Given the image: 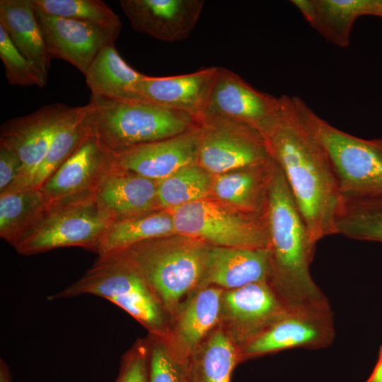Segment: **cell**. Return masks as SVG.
Listing matches in <instances>:
<instances>
[{"mask_svg": "<svg viewBox=\"0 0 382 382\" xmlns=\"http://www.w3.org/2000/svg\"><path fill=\"white\" fill-rule=\"evenodd\" d=\"M149 344L138 341L121 361L115 382H149Z\"/></svg>", "mask_w": 382, "mask_h": 382, "instance_id": "34", "label": "cell"}, {"mask_svg": "<svg viewBox=\"0 0 382 382\" xmlns=\"http://www.w3.org/2000/svg\"><path fill=\"white\" fill-rule=\"evenodd\" d=\"M265 218L271 272L292 291L315 292L309 265L316 243L279 166L270 187Z\"/></svg>", "mask_w": 382, "mask_h": 382, "instance_id": "3", "label": "cell"}, {"mask_svg": "<svg viewBox=\"0 0 382 382\" xmlns=\"http://www.w3.org/2000/svg\"><path fill=\"white\" fill-rule=\"evenodd\" d=\"M371 15L382 18V0H374Z\"/></svg>", "mask_w": 382, "mask_h": 382, "instance_id": "38", "label": "cell"}, {"mask_svg": "<svg viewBox=\"0 0 382 382\" xmlns=\"http://www.w3.org/2000/svg\"><path fill=\"white\" fill-rule=\"evenodd\" d=\"M172 214L153 211L112 221L102 236L98 255L120 251L135 244L175 233Z\"/></svg>", "mask_w": 382, "mask_h": 382, "instance_id": "22", "label": "cell"}, {"mask_svg": "<svg viewBox=\"0 0 382 382\" xmlns=\"http://www.w3.org/2000/svg\"><path fill=\"white\" fill-rule=\"evenodd\" d=\"M112 221L95 194L68 201L50 208L14 248L24 255L70 246L96 253L102 236Z\"/></svg>", "mask_w": 382, "mask_h": 382, "instance_id": "7", "label": "cell"}, {"mask_svg": "<svg viewBox=\"0 0 382 382\" xmlns=\"http://www.w3.org/2000/svg\"><path fill=\"white\" fill-rule=\"evenodd\" d=\"M176 233L214 246L262 248L268 243L265 215L230 209L206 198L173 209Z\"/></svg>", "mask_w": 382, "mask_h": 382, "instance_id": "8", "label": "cell"}, {"mask_svg": "<svg viewBox=\"0 0 382 382\" xmlns=\"http://www.w3.org/2000/svg\"><path fill=\"white\" fill-rule=\"evenodd\" d=\"M318 335L307 321L296 318L283 320L253 340L246 348L248 355H257L306 344Z\"/></svg>", "mask_w": 382, "mask_h": 382, "instance_id": "30", "label": "cell"}, {"mask_svg": "<svg viewBox=\"0 0 382 382\" xmlns=\"http://www.w3.org/2000/svg\"><path fill=\"white\" fill-rule=\"evenodd\" d=\"M91 294L103 297L127 312L154 336L163 334L162 307L137 267L119 252L99 255L76 282L47 297L56 300Z\"/></svg>", "mask_w": 382, "mask_h": 382, "instance_id": "6", "label": "cell"}, {"mask_svg": "<svg viewBox=\"0 0 382 382\" xmlns=\"http://www.w3.org/2000/svg\"><path fill=\"white\" fill-rule=\"evenodd\" d=\"M211 183L208 172L197 162L185 166L158 180L157 196L160 207L173 210L206 198L211 189Z\"/></svg>", "mask_w": 382, "mask_h": 382, "instance_id": "28", "label": "cell"}, {"mask_svg": "<svg viewBox=\"0 0 382 382\" xmlns=\"http://www.w3.org/2000/svg\"><path fill=\"white\" fill-rule=\"evenodd\" d=\"M208 248L199 240L183 236L149 240L116 252L137 267L162 307L172 310L202 281Z\"/></svg>", "mask_w": 382, "mask_h": 382, "instance_id": "4", "label": "cell"}, {"mask_svg": "<svg viewBox=\"0 0 382 382\" xmlns=\"http://www.w3.org/2000/svg\"><path fill=\"white\" fill-rule=\"evenodd\" d=\"M306 21L329 42L345 47L355 21L370 15L374 0H293Z\"/></svg>", "mask_w": 382, "mask_h": 382, "instance_id": "20", "label": "cell"}, {"mask_svg": "<svg viewBox=\"0 0 382 382\" xmlns=\"http://www.w3.org/2000/svg\"><path fill=\"white\" fill-rule=\"evenodd\" d=\"M335 234L382 243V196L343 198Z\"/></svg>", "mask_w": 382, "mask_h": 382, "instance_id": "27", "label": "cell"}, {"mask_svg": "<svg viewBox=\"0 0 382 382\" xmlns=\"http://www.w3.org/2000/svg\"><path fill=\"white\" fill-rule=\"evenodd\" d=\"M115 164L114 153L88 134L75 152L39 190L49 209L92 195Z\"/></svg>", "mask_w": 382, "mask_h": 382, "instance_id": "11", "label": "cell"}, {"mask_svg": "<svg viewBox=\"0 0 382 382\" xmlns=\"http://www.w3.org/2000/svg\"><path fill=\"white\" fill-rule=\"evenodd\" d=\"M69 108L59 103L45 105L1 125L0 147L15 153L22 165L17 179L6 191L29 188L47 153L58 123Z\"/></svg>", "mask_w": 382, "mask_h": 382, "instance_id": "10", "label": "cell"}, {"mask_svg": "<svg viewBox=\"0 0 382 382\" xmlns=\"http://www.w3.org/2000/svg\"><path fill=\"white\" fill-rule=\"evenodd\" d=\"M49 207L39 189L0 194V236L15 247L42 219Z\"/></svg>", "mask_w": 382, "mask_h": 382, "instance_id": "24", "label": "cell"}, {"mask_svg": "<svg viewBox=\"0 0 382 382\" xmlns=\"http://www.w3.org/2000/svg\"><path fill=\"white\" fill-rule=\"evenodd\" d=\"M279 106V97L261 92L232 71L217 67L203 118H224L261 133L275 117Z\"/></svg>", "mask_w": 382, "mask_h": 382, "instance_id": "12", "label": "cell"}, {"mask_svg": "<svg viewBox=\"0 0 382 382\" xmlns=\"http://www.w3.org/2000/svg\"><path fill=\"white\" fill-rule=\"evenodd\" d=\"M0 58L5 69L8 83L13 86H37L45 83L37 74L32 64L17 49L5 29L0 25Z\"/></svg>", "mask_w": 382, "mask_h": 382, "instance_id": "33", "label": "cell"}, {"mask_svg": "<svg viewBox=\"0 0 382 382\" xmlns=\"http://www.w3.org/2000/svg\"><path fill=\"white\" fill-rule=\"evenodd\" d=\"M157 183L120 167L116 161L95 196L114 221L122 219L157 210Z\"/></svg>", "mask_w": 382, "mask_h": 382, "instance_id": "17", "label": "cell"}, {"mask_svg": "<svg viewBox=\"0 0 382 382\" xmlns=\"http://www.w3.org/2000/svg\"><path fill=\"white\" fill-rule=\"evenodd\" d=\"M45 15L104 25H122L119 16L100 0H33Z\"/></svg>", "mask_w": 382, "mask_h": 382, "instance_id": "31", "label": "cell"}, {"mask_svg": "<svg viewBox=\"0 0 382 382\" xmlns=\"http://www.w3.org/2000/svg\"><path fill=\"white\" fill-rule=\"evenodd\" d=\"M366 382H382V347L376 365Z\"/></svg>", "mask_w": 382, "mask_h": 382, "instance_id": "36", "label": "cell"}, {"mask_svg": "<svg viewBox=\"0 0 382 382\" xmlns=\"http://www.w3.org/2000/svg\"><path fill=\"white\" fill-rule=\"evenodd\" d=\"M0 25L46 84L52 59L33 0H1Z\"/></svg>", "mask_w": 382, "mask_h": 382, "instance_id": "19", "label": "cell"}, {"mask_svg": "<svg viewBox=\"0 0 382 382\" xmlns=\"http://www.w3.org/2000/svg\"><path fill=\"white\" fill-rule=\"evenodd\" d=\"M222 290L206 288L197 293L181 312L176 340L181 351L180 358L187 360L216 325L219 317Z\"/></svg>", "mask_w": 382, "mask_h": 382, "instance_id": "23", "label": "cell"}, {"mask_svg": "<svg viewBox=\"0 0 382 382\" xmlns=\"http://www.w3.org/2000/svg\"><path fill=\"white\" fill-rule=\"evenodd\" d=\"M279 98L277 114L261 134L316 243L335 234L343 197L327 153L299 115L291 97Z\"/></svg>", "mask_w": 382, "mask_h": 382, "instance_id": "1", "label": "cell"}, {"mask_svg": "<svg viewBox=\"0 0 382 382\" xmlns=\"http://www.w3.org/2000/svg\"><path fill=\"white\" fill-rule=\"evenodd\" d=\"M149 382H188V359L178 357L156 337L149 344Z\"/></svg>", "mask_w": 382, "mask_h": 382, "instance_id": "32", "label": "cell"}, {"mask_svg": "<svg viewBox=\"0 0 382 382\" xmlns=\"http://www.w3.org/2000/svg\"><path fill=\"white\" fill-rule=\"evenodd\" d=\"M238 361L236 349L221 330L214 332L188 359V382H230Z\"/></svg>", "mask_w": 382, "mask_h": 382, "instance_id": "25", "label": "cell"}, {"mask_svg": "<svg viewBox=\"0 0 382 382\" xmlns=\"http://www.w3.org/2000/svg\"><path fill=\"white\" fill-rule=\"evenodd\" d=\"M271 273L267 248L214 246L208 248L202 282L235 289L265 282Z\"/></svg>", "mask_w": 382, "mask_h": 382, "instance_id": "18", "label": "cell"}, {"mask_svg": "<svg viewBox=\"0 0 382 382\" xmlns=\"http://www.w3.org/2000/svg\"><path fill=\"white\" fill-rule=\"evenodd\" d=\"M132 28L155 39L175 42L187 38L204 8L203 0H120Z\"/></svg>", "mask_w": 382, "mask_h": 382, "instance_id": "14", "label": "cell"}, {"mask_svg": "<svg viewBox=\"0 0 382 382\" xmlns=\"http://www.w3.org/2000/svg\"><path fill=\"white\" fill-rule=\"evenodd\" d=\"M217 72L216 66L171 76H144L134 93L142 100L186 113L199 122L204 117Z\"/></svg>", "mask_w": 382, "mask_h": 382, "instance_id": "16", "label": "cell"}, {"mask_svg": "<svg viewBox=\"0 0 382 382\" xmlns=\"http://www.w3.org/2000/svg\"><path fill=\"white\" fill-rule=\"evenodd\" d=\"M37 13L51 59L66 61L84 75L100 50L115 45L122 28Z\"/></svg>", "mask_w": 382, "mask_h": 382, "instance_id": "13", "label": "cell"}, {"mask_svg": "<svg viewBox=\"0 0 382 382\" xmlns=\"http://www.w3.org/2000/svg\"><path fill=\"white\" fill-rule=\"evenodd\" d=\"M224 300L233 318L243 323L264 320L278 308L276 299L265 282L231 289L225 294Z\"/></svg>", "mask_w": 382, "mask_h": 382, "instance_id": "29", "label": "cell"}, {"mask_svg": "<svg viewBox=\"0 0 382 382\" xmlns=\"http://www.w3.org/2000/svg\"><path fill=\"white\" fill-rule=\"evenodd\" d=\"M83 106L70 107L59 120L47 153L29 188L40 189L75 152L88 136L83 123Z\"/></svg>", "mask_w": 382, "mask_h": 382, "instance_id": "26", "label": "cell"}, {"mask_svg": "<svg viewBox=\"0 0 382 382\" xmlns=\"http://www.w3.org/2000/svg\"><path fill=\"white\" fill-rule=\"evenodd\" d=\"M197 163L208 173L224 174L271 159L262 134L245 125L221 117L199 122Z\"/></svg>", "mask_w": 382, "mask_h": 382, "instance_id": "9", "label": "cell"}, {"mask_svg": "<svg viewBox=\"0 0 382 382\" xmlns=\"http://www.w3.org/2000/svg\"><path fill=\"white\" fill-rule=\"evenodd\" d=\"M87 133L113 153L180 134L199 122L190 115L142 99L91 97L83 105Z\"/></svg>", "mask_w": 382, "mask_h": 382, "instance_id": "2", "label": "cell"}, {"mask_svg": "<svg viewBox=\"0 0 382 382\" xmlns=\"http://www.w3.org/2000/svg\"><path fill=\"white\" fill-rule=\"evenodd\" d=\"M21 166V161L15 153L0 147V194L17 179Z\"/></svg>", "mask_w": 382, "mask_h": 382, "instance_id": "35", "label": "cell"}, {"mask_svg": "<svg viewBox=\"0 0 382 382\" xmlns=\"http://www.w3.org/2000/svg\"><path fill=\"white\" fill-rule=\"evenodd\" d=\"M291 98L327 153L342 197L382 196V137L365 139L343 132L319 117L301 98Z\"/></svg>", "mask_w": 382, "mask_h": 382, "instance_id": "5", "label": "cell"}, {"mask_svg": "<svg viewBox=\"0 0 382 382\" xmlns=\"http://www.w3.org/2000/svg\"><path fill=\"white\" fill-rule=\"evenodd\" d=\"M0 382H12L9 367L2 359L0 360Z\"/></svg>", "mask_w": 382, "mask_h": 382, "instance_id": "37", "label": "cell"}, {"mask_svg": "<svg viewBox=\"0 0 382 382\" xmlns=\"http://www.w3.org/2000/svg\"><path fill=\"white\" fill-rule=\"evenodd\" d=\"M84 76L92 98L120 100L141 99L134 90L144 74L132 68L124 60L115 45L100 50Z\"/></svg>", "mask_w": 382, "mask_h": 382, "instance_id": "21", "label": "cell"}, {"mask_svg": "<svg viewBox=\"0 0 382 382\" xmlns=\"http://www.w3.org/2000/svg\"><path fill=\"white\" fill-rule=\"evenodd\" d=\"M200 138L199 124L180 134L136 145L114 154L120 167L160 180L197 161Z\"/></svg>", "mask_w": 382, "mask_h": 382, "instance_id": "15", "label": "cell"}]
</instances>
